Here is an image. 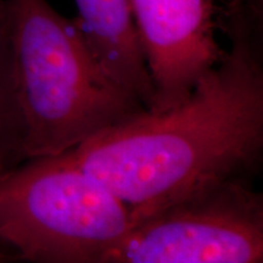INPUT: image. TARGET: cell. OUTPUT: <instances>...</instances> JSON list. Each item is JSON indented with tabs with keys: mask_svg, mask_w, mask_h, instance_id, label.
I'll return each mask as SVG.
<instances>
[{
	"mask_svg": "<svg viewBox=\"0 0 263 263\" xmlns=\"http://www.w3.org/2000/svg\"><path fill=\"white\" fill-rule=\"evenodd\" d=\"M262 11L232 0L230 47L183 103L141 111L64 155L120 197L132 221L194 190L250 179L263 155Z\"/></svg>",
	"mask_w": 263,
	"mask_h": 263,
	"instance_id": "cell-1",
	"label": "cell"
},
{
	"mask_svg": "<svg viewBox=\"0 0 263 263\" xmlns=\"http://www.w3.org/2000/svg\"><path fill=\"white\" fill-rule=\"evenodd\" d=\"M5 2L26 160L61 155L145 111L108 80L76 18L48 0Z\"/></svg>",
	"mask_w": 263,
	"mask_h": 263,
	"instance_id": "cell-2",
	"label": "cell"
},
{
	"mask_svg": "<svg viewBox=\"0 0 263 263\" xmlns=\"http://www.w3.org/2000/svg\"><path fill=\"white\" fill-rule=\"evenodd\" d=\"M133 224L126 203L64 154L0 173V244L35 263H106Z\"/></svg>",
	"mask_w": 263,
	"mask_h": 263,
	"instance_id": "cell-3",
	"label": "cell"
},
{
	"mask_svg": "<svg viewBox=\"0 0 263 263\" xmlns=\"http://www.w3.org/2000/svg\"><path fill=\"white\" fill-rule=\"evenodd\" d=\"M262 261V193L250 179H227L134 221L106 263Z\"/></svg>",
	"mask_w": 263,
	"mask_h": 263,
	"instance_id": "cell-4",
	"label": "cell"
},
{
	"mask_svg": "<svg viewBox=\"0 0 263 263\" xmlns=\"http://www.w3.org/2000/svg\"><path fill=\"white\" fill-rule=\"evenodd\" d=\"M153 81L150 112L183 103L224 49L216 39V0H129Z\"/></svg>",
	"mask_w": 263,
	"mask_h": 263,
	"instance_id": "cell-5",
	"label": "cell"
},
{
	"mask_svg": "<svg viewBox=\"0 0 263 263\" xmlns=\"http://www.w3.org/2000/svg\"><path fill=\"white\" fill-rule=\"evenodd\" d=\"M78 27L111 82L145 110L154 105L153 81L129 0H74Z\"/></svg>",
	"mask_w": 263,
	"mask_h": 263,
	"instance_id": "cell-6",
	"label": "cell"
},
{
	"mask_svg": "<svg viewBox=\"0 0 263 263\" xmlns=\"http://www.w3.org/2000/svg\"><path fill=\"white\" fill-rule=\"evenodd\" d=\"M6 2L0 0V173L26 161Z\"/></svg>",
	"mask_w": 263,
	"mask_h": 263,
	"instance_id": "cell-7",
	"label": "cell"
},
{
	"mask_svg": "<svg viewBox=\"0 0 263 263\" xmlns=\"http://www.w3.org/2000/svg\"><path fill=\"white\" fill-rule=\"evenodd\" d=\"M11 255L9 254L8 251L4 249V246L0 244V262H4V261H8V259H11Z\"/></svg>",
	"mask_w": 263,
	"mask_h": 263,
	"instance_id": "cell-8",
	"label": "cell"
}]
</instances>
